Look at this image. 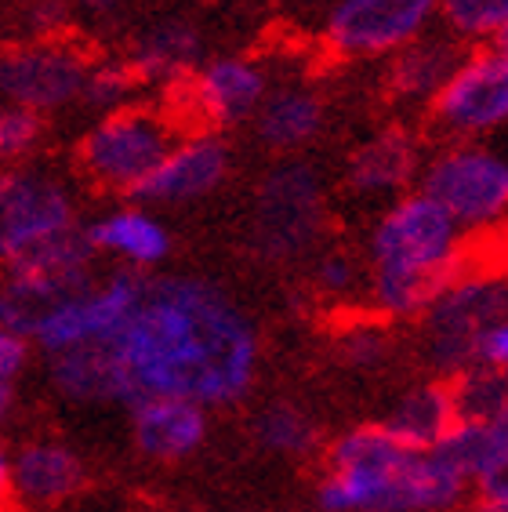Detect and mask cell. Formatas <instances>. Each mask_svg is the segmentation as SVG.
I'll return each instance as SVG.
<instances>
[{"mask_svg":"<svg viewBox=\"0 0 508 512\" xmlns=\"http://www.w3.org/2000/svg\"><path fill=\"white\" fill-rule=\"evenodd\" d=\"M109 371V404L175 396L200 407H233L251 393L262 338L251 313L222 284L189 273H142L135 309L98 345Z\"/></svg>","mask_w":508,"mask_h":512,"instance_id":"obj_1","label":"cell"},{"mask_svg":"<svg viewBox=\"0 0 508 512\" xmlns=\"http://www.w3.org/2000/svg\"><path fill=\"white\" fill-rule=\"evenodd\" d=\"M465 498L469 483L440 447L414 451L381 422L338 436L316 483L320 512H458Z\"/></svg>","mask_w":508,"mask_h":512,"instance_id":"obj_2","label":"cell"},{"mask_svg":"<svg viewBox=\"0 0 508 512\" xmlns=\"http://www.w3.org/2000/svg\"><path fill=\"white\" fill-rule=\"evenodd\" d=\"M476 262L472 237L421 189L392 200L367 237V284L363 295L374 316L421 320L443 287Z\"/></svg>","mask_w":508,"mask_h":512,"instance_id":"obj_3","label":"cell"},{"mask_svg":"<svg viewBox=\"0 0 508 512\" xmlns=\"http://www.w3.org/2000/svg\"><path fill=\"white\" fill-rule=\"evenodd\" d=\"M327 229V189L305 160H280L254 189L251 251L262 262H298L320 251Z\"/></svg>","mask_w":508,"mask_h":512,"instance_id":"obj_4","label":"cell"},{"mask_svg":"<svg viewBox=\"0 0 508 512\" xmlns=\"http://www.w3.org/2000/svg\"><path fill=\"white\" fill-rule=\"evenodd\" d=\"M178 138L175 117L153 106H124L102 117L84 131L77 146L80 175L102 193L135 197L138 186L153 175L171 142Z\"/></svg>","mask_w":508,"mask_h":512,"instance_id":"obj_5","label":"cell"},{"mask_svg":"<svg viewBox=\"0 0 508 512\" xmlns=\"http://www.w3.org/2000/svg\"><path fill=\"white\" fill-rule=\"evenodd\" d=\"M508 316V287L501 269L472 262L443 287L436 302L421 313V356L440 382L458 378L472 367L476 335Z\"/></svg>","mask_w":508,"mask_h":512,"instance_id":"obj_6","label":"cell"},{"mask_svg":"<svg viewBox=\"0 0 508 512\" xmlns=\"http://www.w3.org/2000/svg\"><path fill=\"white\" fill-rule=\"evenodd\" d=\"M95 258L80 226L11 258L8 266H0V327L30 338L33 324L55 302L95 280Z\"/></svg>","mask_w":508,"mask_h":512,"instance_id":"obj_7","label":"cell"},{"mask_svg":"<svg viewBox=\"0 0 508 512\" xmlns=\"http://www.w3.org/2000/svg\"><path fill=\"white\" fill-rule=\"evenodd\" d=\"M418 182L465 237H487L508 215V164L483 142H447L425 157Z\"/></svg>","mask_w":508,"mask_h":512,"instance_id":"obj_8","label":"cell"},{"mask_svg":"<svg viewBox=\"0 0 508 512\" xmlns=\"http://www.w3.org/2000/svg\"><path fill=\"white\" fill-rule=\"evenodd\" d=\"M432 128L450 142H479L508 124V51L505 44L469 48L429 102Z\"/></svg>","mask_w":508,"mask_h":512,"instance_id":"obj_9","label":"cell"},{"mask_svg":"<svg viewBox=\"0 0 508 512\" xmlns=\"http://www.w3.org/2000/svg\"><path fill=\"white\" fill-rule=\"evenodd\" d=\"M91 55L73 40L40 37L0 48V106L30 109L37 117L80 102Z\"/></svg>","mask_w":508,"mask_h":512,"instance_id":"obj_10","label":"cell"},{"mask_svg":"<svg viewBox=\"0 0 508 512\" xmlns=\"http://www.w3.org/2000/svg\"><path fill=\"white\" fill-rule=\"evenodd\" d=\"M138 287H142V273H131V269L95 276L88 287L66 295L40 316L30 331V345H37L44 356L80 349V345H106L135 309Z\"/></svg>","mask_w":508,"mask_h":512,"instance_id":"obj_11","label":"cell"},{"mask_svg":"<svg viewBox=\"0 0 508 512\" xmlns=\"http://www.w3.org/2000/svg\"><path fill=\"white\" fill-rule=\"evenodd\" d=\"M440 0H334L323 40L338 59H389L425 37Z\"/></svg>","mask_w":508,"mask_h":512,"instance_id":"obj_12","label":"cell"},{"mask_svg":"<svg viewBox=\"0 0 508 512\" xmlns=\"http://www.w3.org/2000/svg\"><path fill=\"white\" fill-rule=\"evenodd\" d=\"M77 226V197L48 171H0V266Z\"/></svg>","mask_w":508,"mask_h":512,"instance_id":"obj_13","label":"cell"},{"mask_svg":"<svg viewBox=\"0 0 508 512\" xmlns=\"http://www.w3.org/2000/svg\"><path fill=\"white\" fill-rule=\"evenodd\" d=\"M269 84L262 62L244 59V55H222V59L200 62L193 77L182 80V102L207 131L251 124L254 109L262 106Z\"/></svg>","mask_w":508,"mask_h":512,"instance_id":"obj_14","label":"cell"},{"mask_svg":"<svg viewBox=\"0 0 508 512\" xmlns=\"http://www.w3.org/2000/svg\"><path fill=\"white\" fill-rule=\"evenodd\" d=\"M233 171V153L218 131H193L178 135L164 153L153 175L138 186L135 200L149 207H182L211 197Z\"/></svg>","mask_w":508,"mask_h":512,"instance_id":"obj_15","label":"cell"},{"mask_svg":"<svg viewBox=\"0 0 508 512\" xmlns=\"http://www.w3.org/2000/svg\"><path fill=\"white\" fill-rule=\"evenodd\" d=\"M88 483V462L59 436L26 440L11 451V502L22 509H59Z\"/></svg>","mask_w":508,"mask_h":512,"instance_id":"obj_16","label":"cell"},{"mask_svg":"<svg viewBox=\"0 0 508 512\" xmlns=\"http://www.w3.org/2000/svg\"><path fill=\"white\" fill-rule=\"evenodd\" d=\"M91 251L120 262L131 273H153L171 258L175 237L149 207H109L84 226Z\"/></svg>","mask_w":508,"mask_h":512,"instance_id":"obj_17","label":"cell"},{"mask_svg":"<svg viewBox=\"0 0 508 512\" xmlns=\"http://www.w3.org/2000/svg\"><path fill=\"white\" fill-rule=\"evenodd\" d=\"M211 433L207 407L175 396H157L131 407V440L149 462H182L204 447Z\"/></svg>","mask_w":508,"mask_h":512,"instance_id":"obj_18","label":"cell"},{"mask_svg":"<svg viewBox=\"0 0 508 512\" xmlns=\"http://www.w3.org/2000/svg\"><path fill=\"white\" fill-rule=\"evenodd\" d=\"M425 153L407 128H385L352 149L345 178L360 197H400L418 182Z\"/></svg>","mask_w":508,"mask_h":512,"instance_id":"obj_19","label":"cell"},{"mask_svg":"<svg viewBox=\"0 0 508 512\" xmlns=\"http://www.w3.org/2000/svg\"><path fill=\"white\" fill-rule=\"evenodd\" d=\"M127 62H131L142 84L178 88L204 62V37L186 19H160L149 30H142V37L131 44Z\"/></svg>","mask_w":508,"mask_h":512,"instance_id":"obj_20","label":"cell"},{"mask_svg":"<svg viewBox=\"0 0 508 512\" xmlns=\"http://www.w3.org/2000/svg\"><path fill=\"white\" fill-rule=\"evenodd\" d=\"M254 135L276 153L305 149L327 124V106L309 84H280L265 91L262 106L254 109Z\"/></svg>","mask_w":508,"mask_h":512,"instance_id":"obj_21","label":"cell"},{"mask_svg":"<svg viewBox=\"0 0 508 512\" xmlns=\"http://www.w3.org/2000/svg\"><path fill=\"white\" fill-rule=\"evenodd\" d=\"M469 491H508V422H454L440 444Z\"/></svg>","mask_w":508,"mask_h":512,"instance_id":"obj_22","label":"cell"},{"mask_svg":"<svg viewBox=\"0 0 508 512\" xmlns=\"http://www.w3.org/2000/svg\"><path fill=\"white\" fill-rule=\"evenodd\" d=\"M465 55L454 37H418L396 55H389V69H385V88L396 102H421L429 106L432 95L443 88V80L450 77V69L458 66Z\"/></svg>","mask_w":508,"mask_h":512,"instance_id":"obj_23","label":"cell"},{"mask_svg":"<svg viewBox=\"0 0 508 512\" xmlns=\"http://www.w3.org/2000/svg\"><path fill=\"white\" fill-rule=\"evenodd\" d=\"M454 422L458 418H454L447 382L432 378V382H418L407 393H400V400L392 404L381 425L414 451H436L454 429Z\"/></svg>","mask_w":508,"mask_h":512,"instance_id":"obj_24","label":"cell"},{"mask_svg":"<svg viewBox=\"0 0 508 512\" xmlns=\"http://www.w3.org/2000/svg\"><path fill=\"white\" fill-rule=\"evenodd\" d=\"M254 444L284 458H305L320 447V425L302 404L294 400H269L251 418Z\"/></svg>","mask_w":508,"mask_h":512,"instance_id":"obj_25","label":"cell"},{"mask_svg":"<svg viewBox=\"0 0 508 512\" xmlns=\"http://www.w3.org/2000/svg\"><path fill=\"white\" fill-rule=\"evenodd\" d=\"M458 422H508V375L490 367H469L447 382Z\"/></svg>","mask_w":508,"mask_h":512,"instance_id":"obj_26","label":"cell"},{"mask_svg":"<svg viewBox=\"0 0 508 512\" xmlns=\"http://www.w3.org/2000/svg\"><path fill=\"white\" fill-rule=\"evenodd\" d=\"M436 15H443L447 37L458 44H505L508 0H440Z\"/></svg>","mask_w":508,"mask_h":512,"instance_id":"obj_27","label":"cell"},{"mask_svg":"<svg viewBox=\"0 0 508 512\" xmlns=\"http://www.w3.org/2000/svg\"><path fill=\"white\" fill-rule=\"evenodd\" d=\"M142 80L131 69L127 59H91L88 73H84V88H80V102H88L98 113H113L135 102Z\"/></svg>","mask_w":508,"mask_h":512,"instance_id":"obj_28","label":"cell"},{"mask_svg":"<svg viewBox=\"0 0 508 512\" xmlns=\"http://www.w3.org/2000/svg\"><path fill=\"white\" fill-rule=\"evenodd\" d=\"M363 284H367V269L360 266V258L342 247H323L313 255V273H309V287L323 302H334V306H345L356 295H363Z\"/></svg>","mask_w":508,"mask_h":512,"instance_id":"obj_29","label":"cell"},{"mask_svg":"<svg viewBox=\"0 0 508 512\" xmlns=\"http://www.w3.org/2000/svg\"><path fill=\"white\" fill-rule=\"evenodd\" d=\"M338 356L356 371H374L392 356V335L389 324L381 316H360L349 320L338 335Z\"/></svg>","mask_w":508,"mask_h":512,"instance_id":"obj_30","label":"cell"},{"mask_svg":"<svg viewBox=\"0 0 508 512\" xmlns=\"http://www.w3.org/2000/svg\"><path fill=\"white\" fill-rule=\"evenodd\" d=\"M44 138V117L19 106H0V164L26 160Z\"/></svg>","mask_w":508,"mask_h":512,"instance_id":"obj_31","label":"cell"},{"mask_svg":"<svg viewBox=\"0 0 508 512\" xmlns=\"http://www.w3.org/2000/svg\"><path fill=\"white\" fill-rule=\"evenodd\" d=\"M30 356H33L30 338L0 327V382H19L22 371L30 367Z\"/></svg>","mask_w":508,"mask_h":512,"instance_id":"obj_32","label":"cell"},{"mask_svg":"<svg viewBox=\"0 0 508 512\" xmlns=\"http://www.w3.org/2000/svg\"><path fill=\"white\" fill-rule=\"evenodd\" d=\"M66 4L62 0H33L30 4V30H33V40L40 37H59L62 26H66Z\"/></svg>","mask_w":508,"mask_h":512,"instance_id":"obj_33","label":"cell"},{"mask_svg":"<svg viewBox=\"0 0 508 512\" xmlns=\"http://www.w3.org/2000/svg\"><path fill=\"white\" fill-rule=\"evenodd\" d=\"M15 411H19V389L15 382H0V429L15 418Z\"/></svg>","mask_w":508,"mask_h":512,"instance_id":"obj_34","label":"cell"},{"mask_svg":"<svg viewBox=\"0 0 508 512\" xmlns=\"http://www.w3.org/2000/svg\"><path fill=\"white\" fill-rule=\"evenodd\" d=\"M11 505V451L0 444V512H8Z\"/></svg>","mask_w":508,"mask_h":512,"instance_id":"obj_35","label":"cell"},{"mask_svg":"<svg viewBox=\"0 0 508 512\" xmlns=\"http://www.w3.org/2000/svg\"><path fill=\"white\" fill-rule=\"evenodd\" d=\"M80 11H88V15H113V11L124 4V0H73Z\"/></svg>","mask_w":508,"mask_h":512,"instance_id":"obj_36","label":"cell"},{"mask_svg":"<svg viewBox=\"0 0 508 512\" xmlns=\"http://www.w3.org/2000/svg\"><path fill=\"white\" fill-rule=\"evenodd\" d=\"M316 512H320V509H316Z\"/></svg>","mask_w":508,"mask_h":512,"instance_id":"obj_37","label":"cell"}]
</instances>
